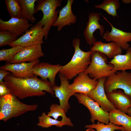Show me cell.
<instances>
[{
  "label": "cell",
  "mask_w": 131,
  "mask_h": 131,
  "mask_svg": "<svg viewBox=\"0 0 131 131\" xmlns=\"http://www.w3.org/2000/svg\"><path fill=\"white\" fill-rule=\"evenodd\" d=\"M98 83V80L92 78L84 72L79 74L69 86L74 94L78 93L87 95L96 87Z\"/></svg>",
  "instance_id": "11"
},
{
  "label": "cell",
  "mask_w": 131,
  "mask_h": 131,
  "mask_svg": "<svg viewBox=\"0 0 131 131\" xmlns=\"http://www.w3.org/2000/svg\"><path fill=\"white\" fill-rule=\"evenodd\" d=\"M122 1L125 4H128L131 2V0H122Z\"/></svg>",
  "instance_id": "33"
},
{
  "label": "cell",
  "mask_w": 131,
  "mask_h": 131,
  "mask_svg": "<svg viewBox=\"0 0 131 131\" xmlns=\"http://www.w3.org/2000/svg\"><path fill=\"white\" fill-rule=\"evenodd\" d=\"M106 78L103 77L100 78L96 87L87 95L97 102L103 110L109 112L116 109L106 96L104 87Z\"/></svg>",
  "instance_id": "14"
},
{
  "label": "cell",
  "mask_w": 131,
  "mask_h": 131,
  "mask_svg": "<svg viewBox=\"0 0 131 131\" xmlns=\"http://www.w3.org/2000/svg\"><path fill=\"white\" fill-rule=\"evenodd\" d=\"M90 64L84 72L90 77L98 80L103 77H107L115 73L112 65L107 62V57L98 51L92 52Z\"/></svg>",
  "instance_id": "5"
},
{
  "label": "cell",
  "mask_w": 131,
  "mask_h": 131,
  "mask_svg": "<svg viewBox=\"0 0 131 131\" xmlns=\"http://www.w3.org/2000/svg\"><path fill=\"white\" fill-rule=\"evenodd\" d=\"M107 63L113 65L116 72L131 70V47L127 49L125 54L118 55Z\"/></svg>",
  "instance_id": "21"
},
{
  "label": "cell",
  "mask_w": 131,
  "mask_h": 131,
  "mask_svg": "<svg viewBox=\"0 0 131 131\" xmlns=\"http://www.w3.org/2000/svg\"><path fill=\"white\" fill-rule=\"evenodd\" d=\"M74 95L79 103L88 109L91 115L90 121L93 123L96 120L106 124L109 123V112L103 110L97 102L87 95L76 93Z\"/></svg>",
  "instance_id": "7"
},
{
  "label": "cell",
  "mask_w": 131,
  "mask_h": 131,
  "mask_svg": "<svg viewBox=\"0 0 131 131\" xmlns=\"http://www.w3.org/2000/svg\"><path fill=\"white\" fill-rule=\"evenodd\" d=\"M110 122L121 126L125 131H131V116L117 109L109 112Z\"/></svg>",
  "instance_id": "22"
},
{
  "label": "cell",
  "mask_w": 131,
  "mask_h": 131,
  "mask_svg": "<svg viewBox=\"0 0 131 131\" xmlns=\"http://www.w3.org/2000/svg\"><path fill=\"white\" fill-rule=\"evenodd\" d=\"M80 40L78 38L73 40L74 54L71 60L62 66L59 71L68 80L72 79L80 74L85 72L91 62L92 52L82 50L80 48Z\"/></svg>",
  "instance_id": "2"
},
{
  "label": "cell",
  "mask_w": 131,
  "mask_h": 131,
  "mask_svg": "<svg viewBox=\"0 0 131 131\" xmlns=\"http://www.w3.org/2000/svg\"><path fill=\"white\" fill-rule=\"evenodd\" d=\"M39 59L31 62L13 64L7 63L0 67V69L8 71L12 73L13 76L17 78H26L33 77L32 69L34 66L39 63Z\"/></svg>",
  "instance_id": "13"
},
{
  "label": "cell",
  "mask_w": 131,
  "mask_h": 131,
  "mask_svg": "<svg viewBox=\"0 0 131 131\" xmlns=\"http://www.w3.org/2000/svg\"><path fill=\"white\" fill-rule=\"evenodd\" d=\"M50 111L47 113V115L50 117H52L54 119L57 120L59 117H61V121L64 125L71 127H73L74 125L70 119L67 117L64 110L59 105L55 104L51 105L49 108Z\"/></svg>",
  "instance_id": "24"
},
{
  "label": "cell",
  "mask_w": 131,
  "mask_h": 131,
  "mask_svg": "<svg viewBox=\"0 0 131 131\" xmlns=\"http://www.w3.org/2000/svg\"><path fill=\"white\" fill-rule=\"evenodd\" d=\"M102 16L111 27V31L107 30L104 33L102 36L103 39L108 42H115L122 49L126 50L130 47L128 42H131V32H125L115 27Z\"/></svg>",
  "instance_id": "12"
},
{
  "label": "cell",
  "mask_w": 131,
  "mask_h": 131,
  "mask_svg": "<svg viewBox=\"0 0 131 131\" xmlns=\"http://www.w3.org/2000/svg\"><path fill=\"white\" fill-rule=\"evenodd\" d=\"M5 3L11 18H22L21 8L19 0H5Z\"/></svg>",
  "instance_id": "26"
},
{
  "label": "cell",
  "mask_w": 131,
  "mask_h": 131,
  "mask_svg": "<svg viewBox=\"0 0 131 131\" xmlns=\"http://www.w3.org/2000/svg\"><path fill=\"white\" fill-rule=\"evenodd\" d=\"M125 131L124 130H123L122 131Z\"/></svg>",
  "instance_id": "36"
},
{
  "label": "cell",
  "mask_w": 131,
  "mask_h": 131,
  "mask_svg": "<svg viewBox=\"0 0 131 131\" xmlns=\"http://www.w3.org/2000/svg\"><path fill=\"white\" fill-rule=\"evenodd\" d=\"M92 45L90 51L99 52L109 58L113 59L116 56L122 54V52L120 46L113 41L104 43L101 41H97Z\"/></svg>",
  "instance_id": "20"
},
{
  "label": "cell",
  "mask_w": 131,
  "mask_h": 131,
  "mask_svg": "<svg viewBox=\"0 0 131 131\" xmlns=\"http://www.w3.org/2000/svg\"><path fill=\"white\" fill-rule=\"evenodd\" d=\"M25 47L15 46L8 49H2L0 50V61H5L7 63H12L14 56Z\"/></svg>",
  "instance_id": "28"
},
{
  "label": "cell",
  "mask_w": 131,
  "mask_h": 131,
  "mask_svg": "<svg viewBox=\"0 0 131 131\" xmlns=\"http://www.w3.org/2000/svg\"><path fill=\"white\" fill-rule=\"evenodd\" d=\"M104 87L106 93L121 89L131 98V72H116L106 78Z\"/></svg>",
  "instance_id": "6"
},
{
  "label": "cell",
  "mask_w": 131,
  "mask_h": 131,
  "mask_svg": "<svg viewBox=\"0 0 131 131\" xmlns=\"http://www.w3.org/2000/svg\"><path fill=\"white\" fill-rule=\"evenodd\" d=\"M37 0H19L20 4L22 17L33 23L36 21L33 14L35 13V4Z\"/></svg>",
  "instance_id": "23"
},
{
  "label": "cell",
  "mask_w": 131,
  "mask_h": 131,
  "mask_svg": "<svg viewBox=\"0 0 131 131\" xmlns=\"http://www.w3.org/2000/svg\"><path fill=\"white\" fill-rule=\"evenodd\" d=\"M62 66L59 64L52 65L48 63L41 62L36 64L33 66V74L40 76L42 80L48 81L49 80L52 86L55 85V78Z\"/></svg>",
  "instance_id": "9"
},
{
  "label": "cell",
  "mask_w": 131,
  "mask_h": 131,
  "mask_svg": "<svg viewBox=\"0 0 131 131\" xmlns=\"http://www.w3.org/2000/svg\"><path fill=\"white\" fill-rule=\"evenodd\" d=\"M127 114H128V115L131 116V107L128 109Z\"/></svg>",
  "instance_id": "34"
},
{
  "label": "cell",
  "mask_w": 131,
  "mask_h": 131,
  "mask_svg": "<svg viewBox=\"0 0 131 131\" xmlns=\"http://www.w3.org/2000/svg\"><path fill=\"white\" fill-rule=\"evenodd\" d=\"M86 128H91L95 129L96 131H115V130H124L122 126L115 125L110 122L108 124H106L99 122L96 124L86 125L85 126Z\"/></svg>",
  "instance_id": "29"
},
{
  "label": "cell",
  "mask_w": 131,
  "mask_h": 131,
  "mask_svg": "<svg viewBox=\"0 0 131 131\" xmlns=\"http://www.w3.org/2000/svg\"><path fill=\"white\" fill-rule=\"evenodd\" d=\"M33 26L27 20L12 18L7 21L0 19V31H9L18 36L21 35Z\"/></svg>",
  "instance_id": "16"
},
{
  "label": "cell",
  "mask_w": 131,
  "mask_h": 131,
  "mask_svg": "<svg viewBox=\"0 0 131 131\" xmlns=\"http://www.w3.org/2000/svg\"><path fill=\"white\" fill-rule=\"evenodd\" d=\"M74 1V0H68L66 5L60 11L58 18L52 25L57 27L58 31L65 26H69L76 22V17L73 14L72 9Z\"/></svg>",
  "instance_id": "18"
},
{
  "label": "cell",
  "mask_w": 131,
  "mask_h": 131,
  "mask_svg": "<svg viewBox=\"0 0 131 131\" xmlns=\"http://www.w3.org/2000/svg\"><path fill=\"white\" fill-rule=\"evenodd\" d=\"M44 56L41 44L25 47L14 56L12 63L16 64L26 62H31Z\"/></svg>",
  "instance_id": "17"
},
{
  "label": "cell",
  "mask_w": 131,
  "mask_h": 131,
  "mask_svg": "<svg viewBox=\"0 0 131 131\" xmlns=\"http://www.w3.org/2000/svg\"><path fill=\"white\" fill-rule=\"evenodd\" d=\"M62 0H40L37 1L35 7V12L41 11L43 13L42 18L37 23L42 27L45 33V39H47L51 26L57 20L59 13L56 10L57 7L61 6Z\"/></svg>",
  "instance_id": "4"
},
{
  "label": "cell",
  "mask_w": 131,
  "mask_h": 131,
  "mask_svg": "<svg viewBox=\"0 0 131 131\" xmlns=\"http://www.w3.org/2000/svg\"><path fill=\"white\" fill-rule=\"evenodd\" d=\"M106 93L108 99L116 109L127 113L131 107V98L128 96L120 90Z\"/></svg>",
  "instance_id": "19"
},
{
  "label": "cell",
  "mask_w": 131,
  "mask_h": 131,
  "mask_svg": "<svg viewBox=\"0 0 131 131\" xmlns=\"http://www.w3.org/2000/svg\"><path fill=\"white\" fill-rule=\"evenodd\" d=\"M100 19L99 14L97 12L90 13L89 16L88 21L84 30L83 34L87 43L91 46L97 41L94 33L99 29L100 34L102 37L105 33L103 26L100 24L99 21Z\"/></svg>",
  "instance_id": "15"
},
{
  "label": "cell",
  "mask_w": 131,
  "mask_h": 131,
  "mask_svg": "<svg viewBox=\"0 0 131 131\" xmlns=\"http://www.w3.org/2000/svg\"><path fill=\"white\" fill-rule=\"evenodd\" d=\"M18 36L8 31H0V47L9 45L18 39Z\"/></svg>",
  "instance_id": "30"
},
{
  "label": "cell",
  "mask_w": 131,
  "mask_h": 131,
  "mask_svg": "<svg viewBox=\"0 0 131 131\" xmlns=\"http://www.w3.org/2000/svg\"><path fill=\"white\" fill-rule=\"evenodd\" d=\"M118 0H104L100 4L95 5V7L105 11L109 15L113 17H117V11L120 7Z\"/></svg>",
  "instance_id": "25"
},
{
  "label": "cell",
  "mask_w": 131,
  "mask_h": 131,
  "mask_svg": "<svg viewBox=\"0 0 131 131\" xmlns=\"http://www.w3.org/2000/svg\"><path fill=\"white\" fill-rule=\"evenodd\" d=\"M42 28L40 25L37 23L9 46L11 47L16 46L26 47L41 44L43 43V38L45 36Z\"/></svg>",
  "instance_id": "8"
},
{
  "label": "cell",
  "mask_w": 131,
  "mask_h": 131,
  "mask_svg": "<svg viewBox=\"0 0 131 131\" xmlns=\"http://www.w3.org/2000/svg\"><path fill=\"white\" fill-rule=\"evenodd\" d=\"M36 104L28 105L20 101L11 93L0 97V120L6 122L27 112L36 110Z\"/></svg>",
  "instance_id": "3"
},
{
  "label": "cell",
  "mask_w": 131,
  "mask_h": 131,
  "mask_svg": "<svg viewBox=\"0 0 131 131\" xmlns=\"http://www.w3.org/2000/svg\"><path fill=\"white\" fill-rule=\"evenodd\" d=\"M61 84L59 86L56 85L52 88L55 92V96L59 99V106L64 110L66 113L70 108L68 101L70 97L74 93L70 88L69 81L63 75L59 74Z\"/></svg>",
  "instance_id": "10"
},
{
  "label": "cell",
  "mask_w": 131,
  "mask_h": 131,
  "mask_svg": "<svg viewBox=\"0 0 131 131\" xmlns=\"http://www.w3.org/2000/svg\"><path fill=\"white\" fill-rule=\"evenodd\" d=\"M10 93L4 82H0V97L4 96Z\"/></svg>",
  "instance_id": "31"
},
{
  "label": "cell",
  "mask_w": 131,
  "mask_h": 131,
  "mask_svg": "<svg viewBox=\"0 0 131 131\" xmlns=\"http://www.w3.org/2000/svg\"><path fill=\"white\" fill-rule=\"evenodd\" d=\"M38 119L39 122L37 125L43 128H48L53 125L57 127H61L64 125L61 120L52 119L45 112H43L41 115L38 117Z\"/></svg>",
  "instance_id": "27"
},
{
  "label": "cell",
  "mask_w": 131,
  "mask_h": 131,
  "mask_svg": "<svg viewBox=\"0 0 131 131\" xmlns=\"http://www.w3.org/2000/svg\"><path fill=\"white\" fill-rule=\"evenodd\" d=\"M86 131H96L93 129L91 128H89L86 130Z\"/></svg>",
  "instance_id": "35"
},
{
  "label": "cell",
  "mask_w": 131,
  "mask_h": 131,
  "mask_svg": "<svg viewBox=\"0 0 131 131\" xmlns=\"http://www.w3.org/2000/svg\"><path fill=\"white\" fill-rule=\"evenodd\" d=\"M12 74V73L9 71L3 69L0 70V82H3V80L6 76Z\"/></svg>",
  "instance_id": "32"
},
{
  "label": "cell",
  "mask_w": 131,
  "mask_h": 131,
  "mask_svg": "<svg viewBox=\"0 0 131 131\" xmlns=\"http://www.w3.org/2000/svg\"><path fill=\"white\" fill-rule=\"evenodd\" d=\"M4 80L10 93L20 99L43 96L46 94L43 91L52 96L55 94L49 81H44L35 76L30 78H19L10 74L5 77Z\"/></svg>",
  "instance_id": "1"
}]
</instances>
